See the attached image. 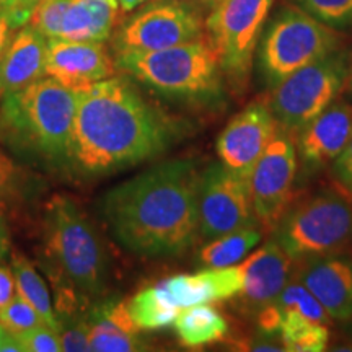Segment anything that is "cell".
Wrapping results in <instances>:
<instances>
[{
  "instance_id": "cell-5",
  "label": "cell",
  "mask_w": 352,
  "mask_h": 352,
  "mask_svg": "<svg viewBox=\"0 0 352 352\" xmlns=\"http://www.w3.org/2000/svg\"><path fill=\"white\" fill-rule=\"evenodd\" d=\"M114 59L118 70L165 98L195 104L222 100V65L208 36L158 51L121 52Z\"/></svg>"
},
{
  "instance_id": "cell-18",
  "label": "cell",
  "mask_w": 352,
  "mask_h": 352,
  "mask_svg": "<svg viewBox=\"0 0 352 352\" xmlns=\"http://www.w3.org/2000/svg\"><path fill=\"white\" fill-rule=\"evenodd\" d=\"M88 344L96 352L144 351L140 328L132 320L127 302L120 298H103L87 310Z\"/></svg>"
},
{
  "instance_id": "cell-36",
  "label": "cell",
  "mask_w": 352,
  "mask_h": 352,
  "mask_svg": "<svg viewBox=\"0 0 352 352\" xmlns=\"http://www.w3.org/2000/svg\"><path fill=\"white\" fill-rule=\"evenodd\" d=\"M15 30L16 28L13 26L8 13L3 10V8H0V56H2L3 50H6L8 41L12 39L13 32H15Z\"/></svg>"
},
{
  "instance_id": "cell-43",
  "label": "cell",
  "mask_w": 352,
  "mask_h": 352,
  "mask_svg": "<svg viewBox=\"0 0 352 352\" xmlns=\"http://www.w3.org/2000/svg\"><path fill=\"white\" fill-rule=\"evenodd\" d=\"M184 2H191V3H196V6H199L204 8V0H184Z\"/></svg>"
},
{
  "instance_id": "cell-6",
  "label": "cell",
  "mask_w": 352,
  "mask_h": 352,
  "mask_svg": "<svg viewBox=\"0 0 352 352\" xmlns=\"http://www.w3.org/2000/svg\"><path fill=\"white\" fill-rule=\"evenodd\" d=\"M271 233L294 263L346 252L352 245V197L341 188H324L294 199Z\"/></svg>"
},
{
  "instance_id": "cell-40",
  "label": "cell",
  "mask_w": 352,
  "mask_h": 352,
  "mask_svg": "<svg viewBox=\"0 0 352 352\" xmlns=\"http://www.w3.org/2000/svg\"><path fill=\"white\" fill-rule=\"evenodd\" d=\"M39 2V0H21V6H23V10L28 13L30 16H32V12L33 8L36 7V3Z\"/></svg>"
},
{
  "instance_id": "cell-33",
  "label": "cell",
  "mask_w": 352,
  "mask_h": 352,
  "mask_svg": "<svg viewBox=\"0 0 352 352\" xmlns=\"http://www.w3.org/2000/svg\"><path fill=\"white\" fill-rule=\"evenodd\" d=\"M21 349L25 352H60L63 342H60L59 334L51 329L47 324H38L30 329V331L21 333L16 336Z\"/></svg>"
},
{
  "instance_id": "cell-28",
  "label": "cell",
  "mask_w": 352,
  "mask_h": 352,
  "mask_svg": "<svg viewBox=\"0 0 352 352\" xmlns=\"http://www.w3.org/2000/svg\"><path fill=\"white\" fill-rule=\"evenodd\" d=\"M36 189L32 175L0 151V201H20Z\"/></svg>"
},
{
  "instance_id": "cell-14",
  "label": "cell",
  "mask_w": 352,
  "mask_h": 352,
  "mask_svg": "<svg viewBox=\"0 0 352 352\" xmlns=\"http://www.w3.org/2000/svg\"><path fill=\"white\" fill-rule=\"evenodd\" d=\"M116 59L103 41L47 39L44 76L80 91L116 74Z\"/></svg>"
},
{
  "instance_id": "cell-21",
  "label": "cell",
  "mask_w": 352,
  "mask_h": 352,
  "mask_svg": "<svg viewBox=\"0 0 352 352\" xmlns=\"http://www.w3.org/2000/svg\"><path fill=\"white\" fill-rule=\"evenodd\" d=\"M118 0H70L60 25V39L108 41L120 23Z\"/></svg>"
},
{
  "instance_id": "cell-9",
  "label": "cell",
  "mask_w": 352,
  "mask_h": 352,
  "mask_svg": "<svg viewBox=\"0 0 352 352\" xmlns=\"http://www.w3.org/2000/svg\"><path fill=\"white\" fill-rule=\"evenodd\" d=\"M274 0H220L206 19V36L217 52L223 77L243 90Z\"/></svg>"
},
{
  "instance_id": "cell-2",
  "label": "cell",
  "mask_w": 352,
  "mask_h": 352,
  "mask_svg": "<svg viewBox=\"0 0 352 352\" xmlns=\"http://www.w3.org/2000/svg\"><path fill=\"white\" fill-rule=\"evenodd\" d=\"M199 164L162 162L101 197V215L113 239L142 258L188 252L199 236Z\"/></svg>"
},
{
  "instance_id": "cell-29",
  "label": "cell",
  "mask_w": 352,
  "mask_h": 352,
  "mask_svg": "<svg viewBox=\"0 0 352 352\" xmlns=\"http://www.w3.org/2000/svg\"><path fill=\"white\" fill-rule=\"evenodd\" d=\"M296 2L307 13L331 28L352 26V0H296Z\"/></svg>"
},
{
  "instance_id": "cell-37",
  "label": "cell",
  "mask_w": 352,
  "mask_h": 352,
  "mask_svg": "<svg viewBox=\"0 0 352 352\" xmlns=\"http://www.w3.org/2000/svg\"><path fill=\"white\" fill-rule=\"evenodd\" d=\"M8 248H10V236H8V228L6 219L0 214V261L7 256Z\"/></svg>"
},
{
  "instance_id": "cell-23",
  "label": "cell",
  "mask_w": 352,
  "mask_h": 352,
  "mask_svg": "<svg viewBox=\"0 0 352 352\" xmlns=\"http://www.w3.org/2000/svg\"><path fill=\"white\" fill-rule=\"evenodd\" d=\"M261 239L263 232L259 230V227L241 228V230L220 235L202 246L197 254V263L202 270L236 266L248 256V253L261 241Z\"/></svg>"
},
{
  "instance_id": "cell-34",
  "label": "cell",
  "mask_w": 352,
  "mask_h": 352,
  "mask_svg": "<svg viewBox=\"0 0 352 352\" xmlns=\"http://www.w3.org/2000/svg\"><path fill=\"white\" fill-rule=\"evenodd\" d=\"M333 179L336 182L338 188H341L346 195L352 197V138L344 147L336 160L331 165Z\"/></svg>"
},
{
  "instance_id": "cell-31",
  "label": "cell",
  "mask_w": 352,
  "mask_h": 352,
  "mask_svg": "<svg viewBox=\"0 0 352 352\" xmlns=\"http://www.w3.org/2000/svg\"><path fill=\"white\" fill-rule=\"evenodd\" d=\"M41 323L44 321L34 310V307L28 300H25L19 292L12 298V302L0 311V324L13 336L30 331Z\"/></svg>"
},
{
  "instance_id": "cell-13",
  "label": "cell",
  "mask_w": 352,
  "mask_h": 352,
  "mask_svg": "<svg viewBox=\"0 0 352 352\" xmlns=\"http://www.w3.org/2000/svg\"><path fill=\"white\" fill-rule=\"evenodd\" d=\"M277 131L279 124L267 101H253L236 113L220 132L215 144L220 164L250 179Z\"/></svg>"
},
{
  "instance_id": "cell-30",
  "label": "cell",
  "mask_w": 352,
  "mask_h": 352,
  "mask_svg": "<svg viewBox=\"0 0 352 352\" xmlns=\"http://www.w3.org/2000/svg\"><path fill=\"white\" fill-rule=\"evenodd\" d=\"M70 0H39L33 8L28 25L46 39H57Z\"/></svg>"
},
{
  "instance_id": "cell-32",
  "label": "cell",
  "mask_w": 352,
  "mask_h": 352,
  "mask_svg": "<svg viewBox=\"0 0 352 352\" xmlns=\"http://www.w3.org/2000/svg\"><path fill=\"white\" fill-rule=\"evenodd\" d=\"M87 310L59 318V333L57 334H59L64 351L67 352L90 351V344H88Z\"/></svg>"
},
{
  "instance_id": "cell-19",
  "label": "cell",
  "mask_w": 352,
  "mask_h": 352,
  "mask_svg": "<svg viewBox=\"0 0 352 352\" xmlns=\"http://www.w3.org/2000/svg\"><path fill=\"white\" fill-rule=\"evenodd\" d=\"M47 39L28 23L13 33L0 56V98L44 77Z\"/></svg>"
},
{
  "instance_id": "cell-12",
  "label": "cell",
  "mask_w": 352,
  "mask_h": 352,
  "mask_svg": "<svg viewBox=\"0 0 352 352\" xmlns=\"http://www.w3.org/2000/svg\"><path fill=\"white\" fill-rule=\"evenodd\" d=\"M296 140L284 129L277 131L250 175L253 209L259 227L272 232L292 204L297 178Z\"/></svg>"
},
{
  "instance_id": "cell-16",
  "label": "cell",
  "mask_w": 352,
  "mask_h": 352,
  "mask_svg": "<svg viewBox=\"0 0 352 352\" xmlns=\"http://www.w3.org/2000/svg\"><path fill=\"white\" fill-rule=\"evenodd\" d=\"M292 279L305 285L333 320L352 318V258L329 254L294 264Z\"/></svg>"
},
{
  "instance_id": "cell-42",
  "label": "cell",
  "mask_w": 352,
  "mask_h": 352,
  "mask_svg": "<svg viewBox=\"0 0 352 352\" xmlns=\"http://www.w3.org/2000/svg\"><path fill=\"white\" fill-rule=\"evenodd\" d=\"M8 334V331L6 328L2 327V324H0V346H2V342H3V340H6V336Z\"/></svg>"
},
{
  "instance_id": "cell-26",
  "label": "cell",
  "mask_w": 352,
  "mask_h": 352,
  "mask_svg": "<svg viewBox=\"0 0 352 352\" xmlns=\"http://www.w3.org/2000/svg\"><path fill=\"white\" fill-rule=\"evenodd\" d=\"M132 320L144 331H157L173 324L179 310L170 302L160 283L135 294L127 302Z\"/></svg>"
},
{
  "instance_id": "cell-24",
  "label": "cell",
  "mask_w": 352,
  "mask_h": 352,
  "mask_svg": "<svg viewBox=\"0 0 352 352\" xmlns=\"http://www.w3.org/2000/svg\"><path fill=\"white\" fill-rule=\"evenodd\" d=\"M12 271L15 274L16 292L25 300H28L41 316L44 324H47L56 333H59V318H57L54 303H52L51 294L47 290L43 277L34 270L33 263L21 254H13Z\"/></svg>"
},
{
  "instance_id": "cell-8",
  "label": "cell",
  "mask_w": 352,
  "mask_h": 352,
  "mask_svg": "<svg viewBox=\"0 0 352 352\" xmlns=\"http://www.w3.org/2000/svg\"><path fill=\"white\" fill-rule=\"evenodd\" d=\"M349 63L342 51L305 65L271 88L270 104L277 124L294 135L336 101L346 85Z\"/></svg>"
},
{
  "instance_id": "cell-17",
  "label": "cell",
  "mask_w": 352,
  "mask_h": 352,
  "mask_svg": "<svg viewBox=\"0 0 352 352\" xmlns=\"http://www.w3.org/2000/svg\"><path fill=\"white\" fill-rule=\"evenodd\" d=\"M352 138V104L334 101L294 135L297 157L308 171L331 165Z\"/></svg>"
},
{
  "instance_id": "cell-7",
  "label": "cell",
  "mask_w": 352,
  "mask_h": 352,
  "mask_svg": "<svg viewBox=\"0 0 352 352\" xmlns=\"http://www.w3.org/2000/svg\"><path fill=\"white\" fill-rule=\"evenodd\" d=\"M259 41V70L270 90L305 65L340 51L341 46L336 28L294 6L276 13Z\"/></svg>"
},
{
  "instance_id": "cell-27",
  "label": "cell",
  "mask_w": 352,
  "mask_h": 352,
  "mask_svg": "<svg viewBox=\"0 0 352 352\" xmlns=\"http://www.w3.org/2000/svg\"><path fill=\"white\" fill-rule=\"evenodd\" d=\"M274 305L279 310H296L303 316H307L308 320L316 321V323H331V316L324 310V307L316 300L314 294L292 277L283 289V292L279 294V297L276 298Z\"/></svg>"
},
{
  "instance_id": "cell-11",
  "label": "cell",
  "mask_w": 352,
  "mask_h": 352,
  "mask_svg": "<svg viewBox=\"0 0 352 352\" xmlns=\"http://www.w3.org/2000/svg\"><path fill=\"white\" fill-rule=\"evenodd\" d=\"M259 227L250 182L220 162L201 171L199 236L212 240L241 228ZM261 228V227H259Z\"/></svg>"
},
{
  "instance_id": "cell-15",
  "label": "cell",
  "mask_w": 352,
  "mask_h": 352,
  "mask_svg": "<svg viewBox=\"0 0 352 352\" xmlns=\"http://www.w3.org/2000/svg\"><path fill=\"white\" fill-rule=\"evenodd\" d=\"M294 263L274 239L266 241L240 264L243 287L239 297V308L246 315L256 316L272 305L292 277Z\"/></svg>"
},
{
  "instance_id": "cell-38",
  "label": "cell",
  "mask_w": 352,
  "mask_h": 352,
  "mask_svg": "<svg viewBox=\"0 0 352 352\" xmlns=\"http://www.w3.org/2000/svg\"><path fill=\"white\" fill-rule=\"evenodd\" d=\"M147 2L148 0H118L122 13H129V12L138 10L140 6H144V3H147Z\"/></svg>"
},
{
  "instance_id": "cell-41",
  "label": "cell",
  "mask_w": 352,
  "mask_h": 352,
  "mask_svg": "<svg viewBox=\"0 0 352 352\" xmlns=\"http://www.w3.org/2000/svg\"><path fill=\"white\" fill-rule=\"evenodd\" d=\"M220 2V0H204V8H212V7H215L217 6V3Z\"/></svg>"
},
{
  "instance_id": "cell-44",
  "label": "cell",
  "mask_w": 352,
  "mask_h": 352,
  "mask_svg": "<svg viewBox=\"0 0 352 352\" xmlns=\"http://www.w3.org/2000/svg\"><path fill=\"white\" fill-rule=\"evenodd\" d=\"M347 338H349V344H351V349H352V327L349 329V333H347Z\"/></svg>"
},
{
  "instance_id": "cell-20",
  "label": "cell",
  "mask_w": 352,
  "mask_h": 352,
  "mask_svg": "<svg viewBox=\"0 0 352 352\" xmlns=\"http://www.w3.org/2000/svg\"><path fill=\"white\" fill-rule=\"evenodd\" d=\"M170 302L178 308L201 305L235 298L243 287L240 266L202 270L196 274H178L160 280Z\"/></svg>"
},
{
  "instance_id": "cell-1",
  "label": "cell",
  "mask_w": 352,
  "mask_h": 352,
  "mask_svg": "<svg viewBox=\"0 0 352 352\" xmlns=\"http://www.w3.org/2000/svg\"><path fill=\"white\" fill-rule=\"evenodd\" d=\"M179 135V122L144 98L129 76H113L78 91L65 171L114 173L162 155Z\"/></svg>"
},
{
  "instance_id": "cell-4",
  "label": "cell",
  "mask_w": 352,
  "mask_h": 352,
  "mask_svg": "<svg viewBox=\"0 0 352 352\" xmlns=\"http://www.w3.org/2000/svg\"><path fill=\"white\" fill-rule=\"evenodd\" d=\"M43 270L52 280L100 298L109 283V258L101 235L76 201L56 195L43 220Z\"/></svg>"
},
{
  "instance_id": "cell-3",
  "label": "cell",
  "mask_w": 352,
  "mask_h": 352,
  "mask_svg": "<svg viewBox=\"0 0 352 352\" xmlns=\"http://www.w3.org/2000/svg\"><path fill=\"white\" fill-rule=\"evenodd\" d=\"M77 101L78 91L52 77L6 95L0 98V140L23 160L65 171Z\"/></svg>"
},
{
  "instance_id": "cell-25",
  "label": "cell",
  "mask_w": 352,
  "mask_h": 352,
  "mask_svg": "<svg viewBox=\"0 0 352 352\" xmlns=\"http://www.w3.org/2000/svg\"><path fill=\"white\" fill-rule=\"evenodd\" d=\"M283 320L279 340L289 352H323L327 351L329 331L327 324L316 323L296 310H280Z\"/></svg>"
},
{
  "instance_id": "cell-10",
  "label": "cell",
  "mask_w": 352,
  "mask_h": 352,
  "mask_svg": "<svg viewBox=\"0 0 352 352\" xmlns=\"http://www.w3.org/2000/svg\"><path fill=\"white\" fill-rule=\"evenodd\" d=\"M206 36L202 7L184 0H148L116 26L114 56L127 51H158Z\"/></svg>"
},
{
  "instance_id": "cell-39",
  "label": "cell",
  "mask_w": 352,
  "mask_h": 352,
  "mask_svg": "<svg viewBox=\"0 0 352 352\" xmlns=\"http://www.w3.org/2000/svg\"><path fill=\"white\" fill-rule=\"evenodd\" d=\"M342 94L347 100L352 101V63L349 65V70H347V78H346V85H344V90H342Z\"/></svg>"
},
{
  "instance_id": "cell-35",
  "label": "cell",
  "mask_w": 352,
  "mask_h": 352,
  "mask_svg": "<svg viewBox=\"0 0 352 352\" xmlns=\"http://www.w3.org/2000/svg\"><path fill=\"white\" fill-rule=\"evenodd\" d=\"M16 283L13 271L7 266H0V311L16 296Z\"/></svg>"
},
{
  "instance_id": "cell-22",
  "label": "cell",
  "mask_w": 352,
  "mask_h": 352,
  "mask_svg": "<svg viewBox=\"0 0 352 352\" xmlns=\"http://www.w3.org/2000/svg\"><path fill=\"white\" fill-rule=\"evenodd\" d=\"M179 342L186 347H202L222 342L228 336V321L210 303L179 310L173 321Z\"/></svg>"
}]
</instances>
